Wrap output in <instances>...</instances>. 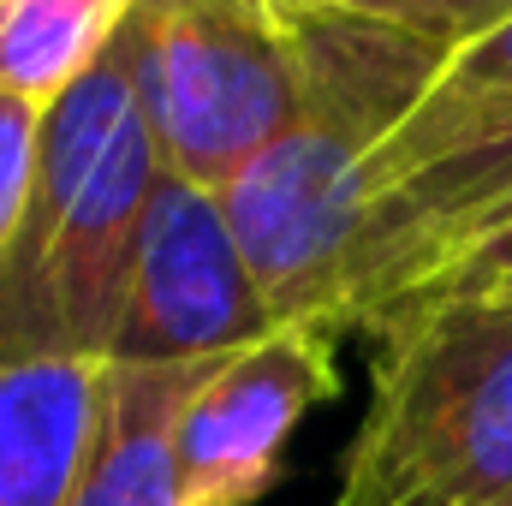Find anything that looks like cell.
I'll return each mask as SVG.
<instances>
[{"label": "cell", "instance_id": "obj_7", "mask_svg": "<svg viewBox=\"0 0 512 506\" xmlns=\"http://www.w3.org/2000/svg\"><path fill=\"white\" fill-rule=\"evenodd\" d=\"M512 221V137L447 155L370 197L352 245L334 334H376L393 310L441 286V274Z\"/></svg>", "mask_w": 512, "mask_h": 506}, {"label": "cell", "instance_id": "obj_15", "mask_svg": "<svg viewBox=\"0 0 512 506\" xmlns=\"http://www.w3.org/2000/svg\"><path fill=\"white\" fill-rule=\"evenodd\" d=\"M465 292H501V298H512V280H501V286H465Z\"/></svg>", "mask_w": 512, "mask_h": 506}, {"label": "cell", "instance_id": "obj_2", "mask_svg": "<svg viewBox=\"0 0 512 506\" xmlns=\"http://www.w3.org/2000/svg\"><path fill=\"white\" fill-rule=\"evenodd\" d=\"M155 179V137L137 114L120 48H108L42 108L30 209L0 262V358L66 352L108 364Z\"/></svg>", "mask_w": 512, "mask_h": 506}, {"label": "cell", "instance_id": "obj_12", "mask_svg": "<svg viewBox=\"0 0 512 506\" xmlns=\"http://www.w3.org/2000/svg\"><path fill=\"white\" fill-rule=\"evenodd\" d=\"M274 12H346V18H370L393 24L405 36H423L435 48H465L483 30H495L512 18V0H268Z\"/></svg>", "mask_w": 512, "mask_h": 506}, {"label": "cell", "instance_id": "obj_8", "mask_svg": "<svg viewBox=\"0 0 512 506\" xmlns=\"http://www.w3.org/2000/svg\"><path fill=\"white\" fill-rule=\"evenodd\" d=\"M102 393V358H0V506H72Z\"/></svg>", "mask_w": 512, "mask_h": 506}, {"label": "cell", "instance_id": "obj_14", "mask_svg": "<svg viewBox=\"0 0 512 506\" xmlns=\"http://www.w3.org/2000/svg\"><path fill=\"white\" fill-rule=\"evenodd\" d=\"M501 280H512V221L501 227V233H489L483 245H471V251L459 256L447 274H441V286L435 292H465V286H501ZM435 292H423V298H435ZM399 316V310H393Z\"/></svg>", "mask_w": 512, "mask_h": 506}, {"label": "cell", "instance_id": "obj_17", "mask_svg": "<svg viewBox=\"0 0 512 506\" xmlns=\"http://www.w3.org/2000/svg\"><path fill=\"white\" fill-rule=\"evenodd\" d=\"M507 506H512V501H507Z\"/></svg>", "mask_w": 512, "mask_h": 506}, {"label": "cell", "instance_id": "obj_1", "mask_svg": "<svg viewBox=\"0 0 512 506\" xmlns=\"http://www.w3.org/2000/svg\"><path fill=\"white\" fill-rule=\"evenodd\" d=\"M298 42V114L221 191L227 227L274 322L334 334V304L370 215V161L429 96L447 48L346 12H280Z\"/></svg>", "mask_w": 512, "mask_h": 506}, {"label": "cell", "instance_id": "obj_10", "mask_svg": "<svg viewBox=\"0 0 512 506\" xmlns=\"http://www.w3.org/2000/svg\"><path fill=\"white\" fill-rule=\"evenodd\" d=\"M495 137H512V18H501L495 30H483L477 42L447 54L429 96L376 149L370 197L423 173V167H435V161H447V155L483 149Z\"/></svg>", "mask_w": 512, "mask_h": 506}, {"label": "cell", "instance_id": "obj_3", "mask_svg": "<svg viewBox=\"0 0 512 506\" xmlns=\"http://www.w3.org/2000/svg\"><path fill=\"white\" fill-rule=\"evenodd\" d=\"M328 506L512 501V298L435 292L387 316Z\"/></svg>", "mask_w": 512, "mask_h": 506}, {"label": "cell", "instance_id": "obj_4", "mask_svg": "<svg viewBox=\"0 0 512 506\" xmlns=\"http://www.w3.org/2000/svg\"><path fill=\"white\" fill-rule=\"evenodd\" d=\"M161 173L227 191L298 114V42L268 0H131L114 36Z\"/></svg>", "mask_w": 512, "mask_h": 506}, {"label": "cell", "instance_id": "obj_13", "mask_svg": "<svg viewBox=\"0 0 512 506\" xmlns=\"http://www.w3.org/2000/svg\"><path fill=\"white\" fill-rule=\"evenodd\" d=\"M36 149H42V108L0 96V262L18 245L30 185H36Z\"/></svg>", "mask_w": 512, "mask_h": 506}, {"label": "cell", "instance_id": "obj_6", "mask_svg": "<svg viewBox=\"0 0 512 506\" xmlns=\"http://www.w3.org/2000/svg\"><path fill=\"white\" fill-rule=\"evenodd\" d=\"M340 334L280 322L233 358H215L179 411L185 506H256L298 423L340 393Z\"/></svg>", "mask_w": 512, "mask_h": 506}, {"label": "cell", "instance_id": "obj_16", "mask_svg": "<svg viewBox=\"0 0 512 506\" xmlns=\"http://www.w3.org/2000/svg\"><path fill=\"white\" fill-rule=\"evenodd\" d=\"M0 6H6V0H0Z\"/></svg>", "mask_w": 512, "mask_h": 506}, {"label": "cell", "instance_id": "obj_5", "mask_svg": "<svg viewBox=\"0 0 512 506\" xmlns=\"http://www.w3.org/2000/svg\"><path fill=\"white\" fill-rule=\"evenodd\" d=\"M274 328L280 322L227 227L221 191L161 173L137 227L108 364H215Z\"/></svg>", "mask_w": 512, "mask_h": 506}, {"label": "cell", "instance_id": "obj_9", "mask_svg": "<svg viewBox=\"0 0 512 506\" xmlns=\"http://www.w3.org/2000/svg\"><path fill=\"white\" fill-rule=\"evenodd\" d=\"M209 364H108L102 423L72 506H185L179 411Z\"/></svg>", "mask_w": 512, "mask_h": 506}, {"label": "cell", "instance_id": "obj_11", "mask_svg": "<svg viewBox=\"0 0 512 506\" xmlns=\"http://www.w3.org/2000/svg\"><path fill=\"white\" fill-rule=\"evenodd\" d=\"M131 0H6L0 6V96L54 108L120 36Z\"/></svg>", "mask_w": 512, "mask_h": 506}]
</instances>
